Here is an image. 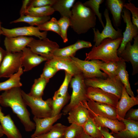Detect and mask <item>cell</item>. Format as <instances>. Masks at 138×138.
Segmentation results:
<instances>
[{
	"label": "cell",
	"instance_id": "15",
	"mask_svg": "<svg viewBox=\"0 0 138 138\" xmlns=\"http://www.w3.org/2000/svg\"><path fill=\"white\" fill-rule=\"evenodd\" d=\"M86 97L95 101L107 104L116 107L119 98L115 95L98 88L87 87Z\"/></svg>",
	"mask_w": 138,
	"mask_h": 138
},
{
	"label": "cell",
	"instance_id": "13",
	"mask_svg": "<svg viewBox=\"0 0 138 138\" xmlns=\"http://www.w3.org/2000/svg\"><path fill=\"white\" fill-rule=\"evenodd\" d=\"M2 34L8 37L19 36H34L40 39L47 38V32H41L37 27L30 26L8 29L2 27Z\"/></svg>",
	"mask_w": 138,
	"mask_h": 138
},
{
	"label": "cell",
	"instance_id": "16",
	"mask_svg": "<svg viewBox=\"0 0 138 138\" xmlns=\"http://www.w3.org/2000/svg\"><path fill=\"white\" fill-rule=\"evenodd\" d=\"M116 107L117 119H124L127 111L134 106L138 104L137 96L130 97L125 87L123 86L122 94Z\"/></svg>",
	"mask_w": 138,
	"mask_h": 138
},
{
	"label": "cell",
	"instance_id": "34",
	"mask_svg": "<svg viewBox=\"0 0 138 138\" xmlns=\"http://www.w3.org/2000/svg\"><path fill=\"white\" fill-rule=\"evenodd\" d=\"M67 126L61 123H57L53 125L48 132L34 138H63Z\"/></svg>",
	"mask_w": 138,
	"mask_h": 138
},
{
	"label": "cell",
	"instance_id": "28",
	"mask_svg": "<svg viewBox=\"0 0 138 138\" xmlns=\"http://www.w3.org/2000/svg\"><path fill=\"white\" fill-rule=\"evenodd\" d=\"M23 72L22 67H21L17 72L9 77L8 79L0 83V91H6L13 88L21 86L22 84L20 82V76Z\"/></svg>",
	"mask_w": 138,
	"mask_h": 138
},
{
	"label": "cell",
	"instance_id": "37",
	"mask_svg": "<svg viewBox=\"0 0 138 138\" xmlns=\"http://www.w3.org/2000/svg\"><path fill=\"white\" fill-rule=\"evenodd\" d=\"M104 1L103 0H89L83 3L85 6L90 8L97 16L102 27H105L102 19L101 13L99 11L100 6Z\"/></svg>",
	"mask_w": 138,
	"mask_h": 138
},
{
	"label": "cell",
	"instance_id": "19",
	"mask_svg": "<svg viewBox=\"0 0 138 138\" xmlns=\"http://www.w3.org/2000/svg\"><path fill=\"white\" fill-rule=\"evenodd\" d=\"M21 58L22 66L24 69V72H27L38 66L47 60L42 57L33 52L29 48L25 47L22 50Z\"/></svg>",
	"mask_w": 138,
	"mask_h": 138
},
{
	"label": "cell",
	"instance_id": "24",
	"mask_svg": "<svg viewBox=\"0 0 138 138\" xmlns=\"http://www.w3.org/2000/svg\"><path fill=\"white\" fill-rule=\"evenodd\" d=\"M106 3L107 7L112 16L114 25L116 28L121 24L122 15L125 1L122 0H107Z\"/></svg>",
	"mask_w": 138,
	"mask_h": 138
},
{
	"label": "cell",
	"instance_id": "25",
	"mask_svg": "<svg viewBox=\"0 0 138 138\" xmlns=\"http://www.w3.org/2000/svg\"><path fill=\"white\" fill-rule=\"evenodd\" d=\"M125 128L117 133L111 134L116 138H138V121L122 119Z\"/></svg>",
	"mask_w": 138,
	"mask_h": 138
},
{
	"label": "cell",
	"instance_id": "30",
	"mask_svg": "<svg viewBox=\"0 0 138 138\" xmlns=\"http://www.w3.org/2000/svg\"><path fill=\"white\" fill-rule=\"evenodd\" d=\"M49 81V80L40 77L35 79L30 92L28 94L35 98H42L44 90Z\"/></svg>",
	"mask_w": 138,
	"mask_h": 138
},
{
	"label": "cell",
	"instance_id": "12",
	"mask_svg": "<svg viewBox=\"0 0 138 138\" xmlns=\"http://www.w3.org/2000/svg\"><path fill=\"white\" fill-rule=\"evenodd\" d=\"M122 17L126 24L124 31L123 33L122 42L117 51L118 55L125 49L127 44L132 41L133 39L138 35V27L133 24L131 20L130 12L124 7Z\"/></svg>",
	"mask_w": 138,
	"mask_h": 138
},
{
	"label": "cell",
	"instance_id": "9",
	"mask_svg": "<svg viewBox=\"0 0 138 138\" xmlns=\"http://www.w3.org/2000/svg\"><path fill=\"white\" fill-rule=\"evenodd\" d=\"M22 52H8L0 66V78L9 77L22 67L21 58Z\"/></svg>",
	"mask_w": 138,
	"mask_h": 138
},
{
	"label": "cell",
	"instance_id": "7",
	"mask_svg": "<svg viewBox=\"0 0 138 138\" xmlns=\"http://www.w3.org/2000/svg\"><path fill=\"white\" fill-rule=\"evenodd\" d=\"M27 46L33 52L45 58L47 61L52 58L54 52L59 48L56 42L47 38L39 40L33 38Z\"/></svg>",
	"mask_w": 138,
	"mask_h": 138
},
{
	"label": "cell",
	"instance_id": "49",
	"mask_svg": "<svg viewBox=\"0 0 138 138\" xmlns=\"http://www.w3.org/2000/svg\"><path fill=\"white\" fill-rule=\"evenodd\" d=\"M6 50L3 49L0 46V66L4 57L7 53Z\"/></svg>",
	"mask_w": 138,
	"mask_h": 138
},
{
	"label": "cell",
	"instance_id": "23",
	"mask_svg": "<svg viewBox=\"0 0 138 138\" xmlns=\"http://www.w3.org/2000/svg\"><path fill=\"white\" fill-rule=\"evenodd\" d=\"M67 118L69 122L82 126L89 117L88 110L81 103L71 110Z\"/></svg>",
	"mask_w": 138,
	"mask_h": 138
},
{
	"label": "cell",
	"instance_id": "17",
	"mask_svg": "<svg viewBox=\"0 0 138 138\" xmlns=\"http://www.w3.org/2000/svg\"><path fill=\"white\" fill-rule=\"evenodd\" d=\"M46 62L57 70H64L73 76L82 73L74 63L71 57H62L54 56Z\"/></svg>",
	"mask_w": 138,
	"mask_h": 138
},
{
	"label": "cell",
	"instance_id": "8",
	"mask_svg": "<svg viewBox=\"0 0 138 138\" xmlns=\"http://www.w3.org/2000/svg\"><path fill=\"white\" fill-rule=\"evenodd\" d=\"M104 16L106 20V24L101 32L95 28H93L94 33V46H97L99 45L104 39L108 38L116 40L122 38V30L119 28L116 30L113 27L110 19L108 10L106 9L104 12Z\"/></svg>",
	"mask_w": 138,
	"mask_h": 138
},
{
	"label": "cell",
	"instance_id": "50",
	"mask_svg": "<svg viewBox=\"0 0 138 138\" xmlns=\"http://www.w3.org/2000/svg\"><path fill=\"white\" fill-rule=\"evenodd\" d=\"M76 138H93L84 132Z\"/></svg>",
	"mask_w": 138,
	"mask_h": 138
},
{
	"label": "cell",
	"instance_id": "10",
	"mask_svg": "<svg viewBox=\"0 0 138 138\" xmlns=\"http://www.w3.org/2000/svg\"><path fill=\"white\" fill-rule=\"evenodd\" d=\"M82 103L88 110L89 116L96 115L118 120L115 107L89 99Z\"/></svg>",
	"mask_w": 138,
	"mask_h": 138
},
{
	"label": "cell",
	"instance_id": "36",
	"mask_svg": "<svg viewBox=\"0 0 138 138\" xmlns=\"http://www.w3.org/2000/svg\"><path fill=\"white\" fill-rule=\"evenodd\" d=\"M40 30L47 32L52 31L55 32L60 36V26L56 18L52 17L49 21L37 26Z\"/></svg>",
	"mask_w": 138,
	"mask_h": 138
},
{
	"label": "cell",
	"instance_id": "39",
	"mask_svg": "<svg viewBox=\"0 0 138 138\" xmlns=\"http://www.w3.org/2000/svg\"><path fill=\"white\" fill-rule=\"evenodd\" d=\"M65 72V77L63 82L58 90L55 92L53 99L64 96L68 93V85L73 76L69 73Z\"/></svg>",
	"mask_w": 138,
	"mask_h": 138
},
{
	"label": "cell",
	"instance_id": "48",
	"mask_svg": "<svg viewBox=\"0 0 138 138\" xmlns=\"http://www.w3.org/2000/svg\"><path fill=\"white\" fill-rule=\"evenodd\" d=\"M30 0H25L22 1V5L20 12L21 16L25 15L27 8Z\"/></svg>",
	"mask_w": 138,
	"mask_h": 138
},
{
	"label": "cell",
	"instance_id": "42",
	"mask_svg": "<svg viewBox=\"0 0 138 138\" xmlns=\"http://www.w3.org/2000/svg\"><path fill=\"white\" fill-rule=\"evenodd\" d=\"M128 2V3H125L124 7L131 12L132 15V21L133 24L138 27V8L131 3V0H129Z\"/></svg>",
	"mask_w": 138,
	"mask_h": 138
},
{
	"label": "cell",
	"instance_id": "11",
	"mask_svg": "<svg viewBox=\"0 0 138 138\" xmlns=\"http://www.w3.org/2000/svg\"><path fill=\"white\" fill-rule=\"evenodd\" d=\"M71 57L74 63L82 72L84 79L94 77L106 79L108 77L99 69L94 60H83L74 56Z\"/></svg>",
	"mask_w": 138,
	"mask_h": 138
},
{
	"label": "cell",
	"instance_id": "26",
	"mask_svg": "<svg viewBox=\"0 0 138 138\" xmlns=\"http://www.w3.org/2000/svg\"><path fill=\"white\" fill-rule=\"evenodd\" d=\"M117 62L118 65L117 76L125 87L128 94L131 97H134L129 82V75L126 70V65L125 62L121 58Z\"/></svg>",
	"mask_w": 138,
	"mask_h": 138
},
{
	"label": "cell",
	"instance_id": "46",
	"mask_svg": "<svg viewBox=\"0 0 138 138\" xmlns=\"http://www.w3.org/2000/svg\"><path fill=\"white\" fill-rule=\"evenodd\" d=\"M124 119L138 121V109H130L126 114Z\"/></svg>",
	"mask_w": 138,
	"mask_h": 138
},
{
	"label": "cell",
	"instance_id": "44",
	"mask_svg": "<svg viewBox=\"0 0 138 138\" xmlns=\"http://www.w3.org/2000/svg\"><path fill=\"white\" fill-rule=\"evenodd\" d=\"M56 0H30L28 6L39 7L47 6H52Z\"/></svg>",
	"mask_w": 138,
	"mask_h": 138
},
{
	"label": "cell",
	"instance_id": "35",
	"mask_svg": "<svg viewBox=\"0 0 138 138\" xmlns=\"http://www.w3.org/2000/svg\"><path fill=\"white\" fill-rule=\"evenodd\" d=\"M71 96L68 93L64 96L52 99L51 117L55 116L60 113L63 108L70 99Z\"/></svg>",
	"mask_w": 138,
	"mask_h": 138
},
{
	"label": "cell",
	"instance_id": "32",
	"mask_svg": "<svg viewBox=\"0 0 138 138\" xmlns=\"http://www.w3.org/2000/svg\"><path fill=\"white\" fill-rule=\"evenodd\" d=\"M54 12L50 6L39 7L28 6L25 15L37 17L50 16Z\"/></svg>",
	"mask_w": 138,
	"mask_h": 138
},
{
	"label": "cell",
	"instance_id": "3",
	"mask_svg": "<svg viewBox=\"0 0 138 138\" xmlns=\"http://www.w3.org/2000/svg\"><path fill=\"white\" fill-rule=\"evenodd\" d=\"M122 38L113 40L108 38L103 40L98 45H94L91 50L86 53L85 60H98L104 62H117L121 58L117 54V51Z\"/></svg>",
	"mask_w": 138,
	"mask_h": 138
},
{
	"label": "cell",
	"instance_id": "22",
	"mask_svg": "<svg viewBox=\"0 0 138 138\" xmlns=\"http://www.w3.org/2000/svg\"><path fill=\"white\" fill-rule=\"evenodd\" d=\"M1 95H0V102ZM0 122L5 134L8 138H22L21 134L9 114L5 115L2 112L0 104Z\"/></svg>",
	"mask_w": 138,
	"mask_h": 138
},
{
	"label": "cell",
	"instance_id": "51",
	"mask_svg": "<svg viewBox=\"0 0 138 138\" xmlns=\"http://www.w3.org/2000/svg\"><path fill=\"white\" fill-rule=\"evenodd\" d=\"M4 134L3 129L1 125H0V137L3 136Z\"/></svg>",
	"mask_w": 138,
	"mask_h": 138
},
{
	"label": "cell",
	"instance_id": "40",
	"mask_svg": "<svg viewBox=\"0 0 138 138\" xmlns=\"http://www.w3.org/2000/svg\"><path fill=\"white\" fill-rule=\"evenodd\" d=\"M60 27V36L64 43L67 42V30L70 26V22L69 18L66 17H62L58 20Z\"/></svg>",
	"mask_w": 138,
	"mask_h": 138
},
{
	"label": "cell",
	"instance_id": "43",
	"mask_svg": "<svg viewBox=\"0 0 138 138\" xmlns=\"http://www.w3.org/2000/svg\"><path fill=\"white\" fill-rule=\"evenodd\" d=\"M58 71L56 68L46 62L40 77L49 80Z\"/></svg>",
	"mask_w": 138,
	"mask_h": 138
},
{
	"label": "cell",
	"instance_id": "6",
	"mask_svg": "<svg viewBox=\"0 0 138 138\" xmlns=\"http://www.w3.org/2000/svg\"><path fill=\"white\" fill-rule=\"evenodd\" d=\"M87 87L99 88L105 91L114 94L120 99L123 84L119 78H112L108 77L106 79L94 77L85 79Z\"/></svg>",
	"mask_w": 138,
	"mask_h": 138
},
{
	"label": "cell",
	"instance_id": "31",
	"mask_svg": "<svg viewBox=\"0 0 138 138\" xmlns=\"http://www.w3.org/2000/svg\"><path fill=\"white\" fill-rule=\"evenodd\" d=\"M84 132L93 138H104L93 119L89 116L82 126Z\"/></svg>",
	"mask_w": 138,
	"mask_h": 138
},
{
	"label": "cell",
	"instance_id": "29",
	"mask_svg": "<svg viewBox=\"0 0 138 138\" xmlns=\"http://www.w3.org/2000/svg\"><path fill=\"white\" fill-rule=\"evenodd\" d=\"M100 70L102 71L108 77L112 78H118L117 75L118 68L116 62H103L98 60H93Z\"/></svg>",
	"mask_w": 138,
	"mask_h": 138
},
{
	"label": "cell",
	"instance_id": "2",
	"mask_svg": "<svg viewBox=\"0 0 138 138\" xmlns=\"http://www.w3.org/2000/svg\"><path fill=\"white\" fill-rule=\"evenodd\" d=\"M71 11L70 26L77 33H85L95 27L96 15L90 8L85 6L82 2L78 1L75 3Z\"/></svg>",
	"mask_w": 138,
	"mask_h": 138
},
{
	"label": "cell",
	"instance_id": "5",
	"mask_svg": "<svg viewBox=\"0 0 138 138\" xmlns=\"http://www.w3.org/2000/svg\"><path fill=\"white\" fill-rule=\"evenodd\" d=\"M22 98L27 105L30 108L34 117L39 118L50 117L52 113V99L45 100L31 96L21 90Z\"/></svg>",
	"mask_w": 138,
	"mask_h": 138
},
{
	"label": "cell",
	"instance_id": "1",
	"mask_svg": "<svg viewBox=\"0 0 138 138\" xmlns=\"http://www.w3.org/2000/svg\"><path fill=\"white\" fill-rule=\"evenodd\" d=\"M21 90L20 87H17L5 91L1 95L0 105L10 107L20 119L25 131L31 132L35 129V124L30 119L27 105L22 96Z\"/></svg>",
	"mask_w": 138,
	"mask_h": 138
},
{
	"label": "cell",
	"instance_id": "47",
	"mask_svg": "<svg viewBox=\"0 0 138 138\" xmlns=\"http://www.w3.org/2000/svg\"><path fill=\"white\" fill-rule=\"evenodd\" d=\"M99 129L104 138H116L109 132L108 128L99 127Z\"/></svg>",
	"mask_w": 138,
	"mask_h": 138
},
{
	"label": "cell",
	"instance_id": "41",
	"mask_svg": "<svg viewBox=\"0 0 138 138\" xmlns=\"http://www.w3.org/2000/svg\"><path fill=\"white\" fill-rule=\"evenodd\" d=\"M76 52L74 50L73 45H71L56 50L54 53V56L62 57H69L74 56Z\"/></svg>",
	"mask_w": 138,
	"mask_h": 138
},
{
	"label": "cell",
	"instance_id": "38",
	"mask_svg": "<svg viewBox=\"0 0 138 138\" xmlns=\"http://www.w3.org/2000/svg\"><path fill=\"white\" fill-rule=\"evenodd\" d=\"M84 132L82 126L75 124H71L66 128L63 138H76Z\"/></svg>",
	"mask_w": 138,
	"mask_h": 138
},
{
	"label": "cell",
	"instance_id": "4",
	"mask_svg": "<svg viewBox=\"0 0 138 138\" xmlns=\"http://www.w3.org/2000/svg\"><path fill=\"white\" fill-rule=\"evenodd\" d=\"M70 82L72 92L69 103L64 108L63 114L66 115L72 109L88 99L86 97L87 87L82 73L73 76Z\"/></svg>",
	"mask_w": 138,
	"mask_h": 138
},
{
	"label": "cell",
	"instance_id": "52",
	"mask_svg": "<svg viewBox=\"0 0 138 138\" xmlns=\"http://www.w3.org/2000/svg\"><path fill=\"white\" fill-rule=\"evenodd\" d=\"M2 22L0 20V36L1 34H2L3 32L2 30V27L1 26Z\"/></svg>",
	"mask_w": 138,
	"mask_h": 138
},
{
	"label": "cell",
	"instance_id": "27",
	"mask_svg": "<svg viewBox=\"0 0 138 138\" xmlns=\"http://www.w3.org/2000/svg\"><path fill=\"white\" fill-rule=\"evenodd\" d=\"M75 0H56L51 6L54 12H58L61 17H70L71 9L75 3Z\"/></svg>",
	"mask_w": 138,
	"mask_h": 138
},
{
	"label": "cell",
	"instance_id": "18",
	"mask_svg": "<svg viewBox=\"0 0 138 138\" xmlns=\"http://www.w3.org/2000/svg\"><path fill=\"white\" fill-rule=\"evenodd\" d=\"M63 113L53 117L39 118L34 117L33 119L35 124V130L31 136L34 138L49 132L53 124L61 117Z\"/></svg>",
	"mask_w": 138,
	"mask_h": 138
},
{
	"label": "cell",
	"instance_id": "21",
	"mask_svg": "<svg viewBox=\"0 0 138 138\" xmlns=\"http://www.w3.org/2000/svg\"><path fill=\"white\" fill-rule=\"evenodd\" d=\"M89 116L93 119L99 127L105 128L111 130V132L110 133L111 134L117 133L125 128L124 123L117 119L96 115H90Z\"/></svg>",
	"mask_w": 138,
	"mask_h": 138
},
{
	"label": "cell",
	"instance_id": "20",
	"mask_svg": "<svg viewBox=\"0 0 138 138\" xmlns=\"http://www.w3.org/2000/svg\"><path fill=\"white\" fill-rule=\"evenodd\" d=\"M33 38L26 36L15 37H6L4 41L6 50L8 52L16 53L22 51Z\"/></svg>",
	"mask_w": 138,
	"mask_h": 138
},
{
	"label": "cell",
	"instance_id": "14",
	"mask_svg": "<svg viewBox=\"0 0 138 138\" xmlns=\"http://www.w3.org/2000/svg\"><path fill=\"white\" fill-rule=\"evenodd\" d=\"M133 43L129 42L118 56L125 62H130L132 66V75L138 73V35L134 38Z\"/></svg>",
	"mask_w": 138,
	"mask_h": 138
},
{
	"label": "cell",
	"instance_id": "45",
	"mask_svg": "<svg viewBox=\"0 0 138 138\" xmlns=\"http://www.w3.org/2000/svg\"><path fill=\"white\" fill-rule=\"evenodd\" d=\"M72 45L73 48L76 52L80 49L89 48L92 46L90 42L83 40H78Z\"/></svg>",
	"mask_w": 138,
	"mask_h": 138
},
{
	"label": "cell",
	"instance_id": "33",
	"mask_svg": "<svg viewBox=\"0 0 138 138\" xmlns=\"http://www.w3.org/2000/svg\"><path fill=\"white\" fill-rule=\"evenodd\" d=\"M51 19L50 16L37 17L24 15L21 16L18 19L10 22V24L19 22H25L30 26H38L49 21Z\"/></svg>",
	"mask_w": 138,
	"mask_h": 138
}]
</instances>
